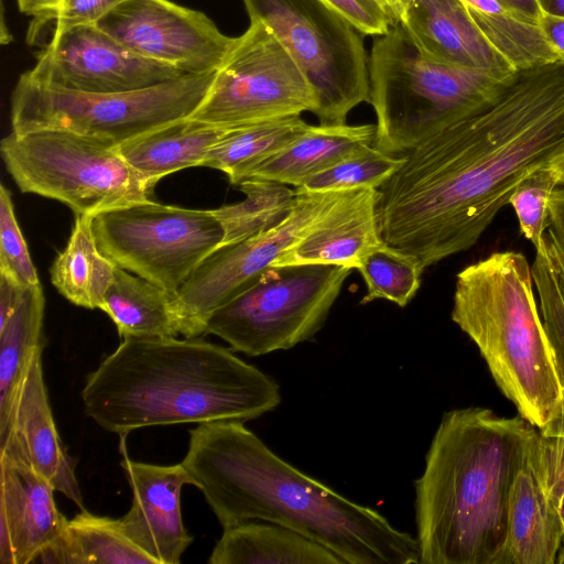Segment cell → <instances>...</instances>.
Returning a JSON list of instances; mask_svg holds the SVG:
<instances>
[{
    "mask_svg": "<svg viewBox=\"0 0 564 564\" xmlns=\"http://www.w3.org/2000/svg\"><path fill=\"white\" fill-rule=\"evenodd\" d=\"M564 153V62L514 69L491 96L402 153L378 188L381 240L426 268L471 248L516 186Z\"/></svg>",
    "mask_w": 564,
    "mask_h": 564,
    "instance_id": "obj_1",
    "label": "cell"
},
{
    "mask_svg": "<svg viewBox=\"0 0 564 564\" xmlns=\"http://www.w3.org/2000/svg\"><path fill=\"white\" fill-rule=\"evenodd\" d=\"M223 528L265 521L294 530L344 564H417L416 538L275 455L242 421L198 424L181 462Z\"/></svg>",
    "mask_w": 564,
    "mask_h": 564,
    "instance_id": "obj_2",
    "label": "cell"
},
{
    "mask_svg": "<svg viewBox=\"0 0 564 564\" xmlns=\"http://www.w3.org/2000/svg\"><path fill=\"white\" fill-rule=\"evenodd\" d=\"M86 414L126 435L154 425L254 420L279 406V384L229 349L200 338H124L88 375Z\"/></svg>",
    "mask_w": 564,
    "mask_h": 564,
    "instance_id": "obj_3",
    "label": "cell"
},
{
    "mask_svg": "<svg viewBox=\"0 0 564 564\" xmlns=\"http://www.w3.org/2000/svg\"><path fill=\"white\" fill-rule=\"evenodd\" d=\"M536 430L520 415L444 413L414 482L421 564H501L516 471Z\"/></svg>",
    "mask_w": 564,
    "mask_h": 564,
    "instance_id": "obj_4",
    "label": "cell"
},
{
    "mask_svg": "<svg viewBox=\"0 0 564 564\" xmlns=\"http://www.w3.org/2000/svg\"><path fill=\"white\" fill-rule=\"evenodd\" d=\"M532 286L522 253L495 252L457 274L452 321L478 347L519 415L541 430L556 413L563 387Z\"/></svg>",
    "mask_w": 564,
    "mask_h": 564,
    "instance_id": "obj_5",
    "label": "cell"
},
{
    "mask_svg": "<svg viewBox=\"0 0 564 564\" xmlns=\"http://www.w3.org/2000/svg\"><path fill=\"white\" fill-rule=\"evenodd\" d=\"M507 76L433 62L393 24L369 56L376 147L401 155L484 102Z\"/></svg>",
    "mask_w": 564,
    "mask_h": 564,
    "instance_id": "obj_6",
    "label": "cell"
},
{
    "mask_svg": "<svg viewBox=\"0 0 564 564\" xmlns=\"http://www.w3.org/2000/svg\"><path fill=\"white\" fill-rule=\"evenodd\" d=\"M0 152L22 193L62 202L76 216L150 200L153 187L108 142L65 130L11 131Z\"/></svg>",
    "mask_w": 564,
    "mask_h": 564,
    "instance_id": "obj_7",
    "label": "cell"
},
{
    "mask_svg": "<svg viewBox=\"0 0 564 564\" xmlns=\"http://www.w3.org/2000/svg\"><path fill=\"white\" fill-rule=\"evenodd\" d=\"M215 73L185 75L142 90L95 94L50 86L25 72L11 97L12 132L65 130L118 145L191 117Z\"/></svg>",
    "mask_w": 564,
    "mask_h": 564,
    "instance_id": "obj_8",
    "label": "cell"
},
{
    "mask_svg": "<svg viewBox=\"0 0 564 564\" xmlns=\"http://www.w3.org/2000/svg\"><path fill=\"white\" fill-rule=\"evenodd\" d=\"M351 270L328 264L271 267L209 316L205 334L252 357L312 340Z\"/></svg>",
    "mask_w": 564,
    "mask_h": 564,
    "instance_id": "obj_9",
    "label": "cell"
},
{
    "mask_svg": "<svg viewBox=\"0 0 564 564\" xmlns=\"http://www.w3.org/2000/svg\"><path fill=\"white\" fill-rule=\"evenodd\" d=\"M250 21L267 25L310 82L323 124L346 123L369 102V58L360 32L322 0H242Z\"/></svg>",
    "mask_w": 564,
    "mask_h": 564,
    "instance_id": "obj_10",
    "label": "cell"
},
{
    "mask_svg": "<svg viewBox=\"0 0 564 564\" xmlns=\"http://www.w3.org/2000/svg\"><path fill=\"white\" fill-rule=\"evenodd\" d=\"M91 228L105 256L173 296L225 237L214 209L151 200L99 213L93 217Z\"/></svg>",
    "mask_w": 564,
    "mask_h": 564,
    "instance_id": "obj_11",
    "label": "cell"
},
{
    "mask_svg": "<svg viewBox=\"0 0 564 564\" xmlns=\"http://www.w3.org/2000/svg\"><path fill=\"white\" fill-rule=\"evenodd\" d=\"M316 107L315 93L288 50L267 25L250 21L191 117L234 128L314 112Z\"/></svg>",
    "mask_w": 564,
    "mask_h": 564,
    "instance_id": "obj_12",
    "label": "cell"
},
{
    "mask_svg": "<svg viewBox=\"0 0 564 564\" xmlns=\"http://www.w3.org/2000/svg\"><path fill=\"white\" fill-rule=\"evenodd\" d=\"M294 189V206L281 224L242 241L219 246L191 273L175 296L181 335H204L209 316L252 285L286 248L314 229L347 192Z\"/></svg>",
    "mask_w": 564,
    "mask_h": 564,
    "instance_id": "obj_13",
    "label": "cell"
},
{
    "mask_svg": "<svg viewBox=\"0 0 564 564\" xmlns=\"http://www.w3.org/2000/svg\"><path fill=\"white\" fill-rule=\"evenodd\" d=\"M96 25L134 53L188 75L216 72L237 37L170 0H123Z\"/></svg>",
    "mask_w": 564,
    "mask_h": 564,
    "instance_id": "obj_14",
    "label": "cell"
},
{
    "mask_svg": "<svg viewBox=\"0 0 564 564\" xmlns=\"http://www.w3.org/2000/svg\"><path fill=\"white\" fill-rule=\"evenodd\" d=\"M28 73L50 86L95 94L142 90L188 75L134 53L96 24L51 35Z\"/></svg>",
    "mask_w": 564,
    "mask_h": 564,
    "instance_id": "obj_15",
    "label": "cell"
},
{
    "mask_svg": "<svg viewBox=\"0 0 564 564\" xmlns=\"http://www.w3.org/2000/svg\"><path fill=\"white\" fill-rule=\"evenodd\" d=\"M0 564H29L62 535L67 519L50 481L7 440L0 445Z\"/></svg>",
    "mask_w": 564,
    "mask_h": 564,
    "instance_id": "obj_16",
    "label": "cell"
},
{
    "mask_svg": "<svg viewBox=\"0 0 564 564\" xmlns=\"http://www.w3.org/2000/svg\"><path fill=\"white\" fill-rule=\"evenodd\" d=\"M132 492L131 508L120 519L128 536L158 564H178L193 541L181 513V490L191 485L183 464L120 463Z\"/></svg>",
    "mask_w": 564,
    "mask_h": 564,
    "instance_id": "obj_17",
    "label": "cell"
},
{
    "mask_svg": "<svg viewBox=\"0 0 564 564\" xmlns=\"http://www.w3.org/2000/svg\"><path fill=\"white\" fill-rule=\"evenodd\" d=\"M563 539V527L544 477L536 429L511 485L501 564H554Z\"/></svg>",
    "mask_w": 564,
    "mask_h": 564,
    "instance_id": "obj_18",
    "label": "cell"
},
{
    "mask_svg": "<svg viewBox=\"0 0 564 564\" xmlns=\"http://www.w3.org/2000/svg\"><path fill=\"white\" fill-rule=\"evenodd\" d=\"M399 23L426 58L501 76L514 68L492 47L462 0H409Z\"/></svg>",
    "mask_w": 564,
    "mask_h": 564,
    "instance_id": "obj_19",
    "label": "cell"
},
{
    "mask_svg": "<svg viewBox=\"0 0 564 564\" xmlns=\"http://www.w3.org/2000/svg\"><path fill=\"white\" fill-rule=\"evenodd\" d=\"M43 351L36 352L18 391L7 440L13 441L28 463L80 510L83 495L75 460L67 454L56 429L43 375Z\"/></svg>",
    "mask_w": 564,
    "mask_h": 564,
    "instance_id": "obj_20",
    "label": "cell"
},
{
    "mask_svg": "<svg viewBox=\"0 0 564 564\" xmlns=\"http://www.w3.org/2000/svg\"><path fill=\"white\" fill-rule=\"evenodd\" d=\"M378 199V188L347 191L329 214L271 267L328 264L357 269L362 258L382 242Z\"/></svg>",
    "mask_w": 564,
    "mask_h": 564,
    "instance_id": "obj_21",
    "label": "cell"
},
{
    "mask_svg": "<svg viewBox=\"0 0 564 564\" xmlns=\"http://www.w3.org/2000/svg\"><path fill=\"white\" fill-rule=\"evenodd\" d=\"M376 138L377 126L372 123L308 124L290 144L254 166L243 181L267 180L297 187L313 175L376 145Z\"/></svg>",
    "mask_w": 564,
    "mask_h": 564,
    "instance_id": "obj_22",
    "label": "cell"
},
{
    "mask_svg": "<svg viewBox=\"0 0 564 564\" xmlns=\"http://www.w3.org/2000/svg\"><path fill=\"white\" fill-rule=\"evenodd\" d=\"M228 129L186 117L117 147L129 165L154 187L165 175L203 165L209 150Z\"/></svg>",
    "mask_w": 564,
    "mask_h": 564,
    "instance_id": "obj_23",
    "label": "cell"
},
{
    "mask_svg": "<svg viewBox=\"0 0 564 564\" xmlns=\"http://www.w3.org/2000/svg\"><path fill=\"white\" fill-rule=\"evenodd\" d=\"M209 564H344L327 547L289 528L245 521L224 528Z\"/></svg>",
    "mask_w": 564,
    "mask_h": 564,
    "instance_id": "obj_24",
    "label": "cell"
},
{
    "mask_svg": "<svg viewBox=\"0 0 564 564\" xmlns=\"http://www.w3.org/2000/svg\"><path fill=\"white\" fill-rule=\"evenodd\" d=\"M124 338H165L181 334L175 296L117 265L102 310Z\"/></svg>",
    "mask_w": 564,
    "mask_h": 564,
    "instance_id": "obj_25",
    "label": "cell"
},
{
    "mask_svg": "<svg viewBox=\"0 0 564 564\" xmlns=\"http://www.w3.org/2000/svg\"><path fill=\"white\" fill-rule=\"evenodd\" d=\"M45 297L41 284L26 289L21 303L0 325V442L33 356L43 351Z\"/></svg>",
    "mask_w": 564,
    "mask_h": 564,
    "instance_id": "obj_26",
    "label": "cell"
},
{
    "mask_svg": "<svg viewBox=\"0 0 564 564\" xmlns=\"http://www.w3.org/2000/svg\"><path fill=\"white\" fill-rule=\"evenodd\" d=\"M36 562L62 564H158L126 533L120 519L82 509Z\"/></svg>",
    "mask_w": 564,
    "mask_h": 564,
    "instance_id": "obj_27",
    "label": "cell"
},
{
    "mask_svg": "<svg viewBox=\"0 0 564 564\" xmlns=\"http://www.w3.org/2000/svg\"><path fill=\"white\" fill-rule=\"evenodd\" d=\"M91 220L76 216L68 242L52 264L51 282L73 304L102 310L117 264L98 248Z\"/></svg>",
    "mask_w": 564,
    "mask_h": 564,
    "instance_id": "obj_28",
    "label": "cell"
},
{
    "mask_svg": "<svg viewBox=\"0 0 564 564\" xmlns=\"http://www.w3.org/2000/svg\"><path fill=\"white\" fill-rule=\"evenodd\" d=\"M300 116L256 122L228 129L209 150L203 166L224 172L239 185L248 173L288 144L306 128Z\"/></svg>",
    "mask_w": 564,
    "mask_h": 564,
    "instance_id": "obj_29",
    "label": "cell"
},
{
    "mask_svg": "<svg viewBox=\"0 0 564 564\" xmlns=\"http://www.w3.org/2000/svg\"><path fill=\"white\" fill-rule=\"evenodd\" d=\"M239 187L245 199L214 209L225 232L221 245L239 242L274 228L289 216L296 198L295 189L273 181L246 180Z\"/></svg>",
    "mask_w": 564,
    "mask_h": 564,
    "instance_id": "obj_30",
    "label": "cell"
},
{
    "mask_svg": "<svg viewBox=\"0 0 564 564\" xmlns=\"http://www.w3.org/2000/svg\"><path fill=\"white\" fill-rule=\"evenodd\" d=\"M467 8L488 42L514 69L560 59L539 23L510 13L491 14Z\"/></svg>",
    "mask_w": 564,
    "mask_h": 564,
    "instance_id": "obj_31",
    "label": "cell"
},
{
    "mask_svg": "<svg viewBox=\"0 0 564 564\" xmlns=\"http://www.w3.org/2000/svg\"><path fill=\"white\" fill-rule=\"evenodd\" d=\"M356 270L367 286L361 304L383 299L401 307L416 294L424 271L414 256L383 241L362 258Z\"/></svg>",
    "mask_w": 564,
    "mask_h": 564,
    "instance_id": "obj_32",
    "label": "cell"
},
{
    "mask_svg": "<svg viewBox=\"0 0 564 564\" xmlns=\"http://www.w3.org/2000/svg\"><path fill=\"white\" fill-rule=\"evenodd\" d=\"M401 155L369 147L306 180L297 189L310 192L379 188L400 166Z\"/></svg>",
    "mask_w": 564,
    "mask_h": 564,
    "instance_id": "obj_33",
    "label": "cell"
},
{
    "mask_svg": "<svg viewBox=\"0 0 564 564\" xmlns=\"http://www.w3.org/2000/svg\"><path fill=\"white\" fill-rule=\"evenodd\" d=\"M558 186V177L549 163L524 176L510 195L508 204L516 212L520 230L535 249L549 226V204Z\"/></svg>",
    "mask_w": 564,
    "mask_h": 564,
    "instance_id": "obj_34",
    "label": "cell"
},
{
    "mask_svg": "<svg viewBox=\"0 0 564 564\" xmlns=\"http://www.w3.org/2000/svg\"><path fill=\"white\" fill-rule=\"evenodd\" d=\"M0 273L25 288L41 284L4 185H0Z\"/></svg>",
    "mask_w": 564,
    "mask_h": 564,
    "instance_id": "obj_35",
    "label": "cell"
},
{
    "mask_svg": "<svg viewBox=\"0 0 564 564\" xmlns=\"http://www.w3.org/2000/svg\"><path fill=\"white\" fill-rule=\"evenodd\" d=\"M531 267L533 283L538 289L542 322L554 351L560 380L564 388V301L542 247L535 249Z\"/></svg>",
    "mask_w": 564,
    "mask_h": 564,
    "instance_id": "obj_36",
    "label": "cell"
},
{
    "mask_svg": "<svg viewBox=\"0 0 564 564\" xmlns=\"http://www.w3.org/2000/svg\"><path fill=\"white\" fill-rule=\"evenodd\" d=\"M123 0H61L50 13L34 18L29 32V40L44 28L51 25V35L63 30L96 24Z\"/></svg>",
    "mask_w": 564,
    "mask_h": 564,
    "instance_id": "obj_37",
    "label": "cell"
},
{
    "mask_svg": "<svg viewBox=\"0 0 564 564\" xmlns=\"http://www.w3.org/2000/svg\"><path fill=\"white\" fill-rule=\"evenodd\" d=\"M348 20L361 34L384 35L395 24L382 0H322Z\"/></svg>",
    "mask_w": 564,
    "mask_h": 564,
    "instance_id": "obj_38",
    "label": "cell"
},
{
    "mask_svg": "<svg viewBox=\"0 0 564 564\" xmlns=\"http://www.w3.org/2000/svg\"><path fill=\"white\" fill-rule=\"evenodd\" d=\"M540 452L547 488L564 531V436L540 433ZM556 563H564V539Z\"/></svg>",
    "mask_w": 564,
    "mask_h": 564,
    "instance_id": "obj_39",
    "label": "cell"
},
{
    "mask_svg": "<svg viewBox=\"0 0 564 564\" xmlns=\"http://www.w3.org/2000/svg\"><path fill=\"white\" fill-rule=\"evenodd\" d=\"M550 220L540 246L564 301V187H557L549 204Z\"/></svg>",
    "mask_w": 564,
    "mask_h": 564,
    "instance_id": "obj_40",
    "label": "cell"
},
{
    "mask_svg": "<svg viewBox=\"0 0 564 564\" xmlns=\"http://www.w3.org/2000/svg\"><path fill=\"white\" fill-rule=\"evenodd\" d=\"M26 289L7 274L0 273V325L15 311Z\"/></svg>",
    "mask_w": 564,
    "mask_h": 564,
    "instance_id": "obj_41",
    "label": "cell"
},
{
    "mask_svg": "<svg viewBox=\"0 0 564 564\" xmlns=\"http://www.w3.org/2000/svg\"><path fill=\"white\" fill-rule=\"evenodd\" d=\"M510 14L516 18L539 23L543 17L536 0H497Z\"/></svg>",
    "mask_w": 564,
    "mask_h": 564,
    "instance_id": "obj_42",
    "label": "cell"
},
{
    "mask_svg": "<svg viewBox=\"0 0 564 564\" xmlns=\"http://www.w3.org/2000/svg\"><path fill=\"white\" fill-rule=\"evenodd\" d=\"M539 24L557 53L558 58L564 62V18L543 14Z\"/></svg>",
    "mask_w": 564,
    "mask_h": 564,
    "instance_id": "obj_43",
    "label": "cell"
},
{
    "mask_svg": "<svg viewBox=\"0 0 564 564\" xmlns=\"http://www.w3.org/2000/svg\"><path fill=\"white\" fill-rule=\"evenodd\" d=\"M61 0H18L21 12L34 18L52 12Z\"/></svg>",
    "mask_w": 564,
    "mask_h": 564,
    "instance_id": "obj_44",
    "label": "cell"
},
{
    "mask_svg": "<svg viewBox=\"0 0 564 564\" xmlns=\"http://www.w3.org/2000/svg\"><path fill=\"white\" fill-rule=\"evenodd\" d=\"M542 435H563L564 436V388L560 406L552 420L541 430Z\"/></svg>",
    "mask_w": 564,
    "mask_h": 564,
    "instance_id": "obj_45",
    "label": "cell"
},
{
    "mask_svg": "<svg viewBox=\"0 0 564 564\" xmlns=\"http://www.w3.org/2000/svg\"><path fill=\"white\" fill-rule=\"evenodd\" d=\"M543 14L564 18V0H536Z\"/></svg>",
    "mask_w": 564,
    "mask_h": 564,
    "instance_id": "obj_46",
    "label": "cell"
},
{
    "mask_svg": "<svg viewBox=\"0 0 564 564\" xmlns=\"http://www.w3.org/2000/svg\"><path fill=\"white\" fill-rule=\"evenodd\" d=\"M382 1L386 3V6L390 10V12L392 13L394 21L398 23L399 18L409 0H382Z\"/></svg>",
    "mask_w": 564,
    "mask_h": 564,
    "instance_id": "obj_47",
    "label": "cell"
},
{
    "mask_svg": "<svg viewBox=\"0 0 564 564\" xmlns=\"http://www.w3.org/2000/svg\"><path fill=\"white\" fill-rule=\"evenodd\" d=\"M550 164L558 177L560 186L564 187V153L553 160Z\"/></svg>",
    "mask_w": 564,
    "mask_h": 564,
    "instance_id": "obj_48",
    "label": "cell"
}]
</instances>
